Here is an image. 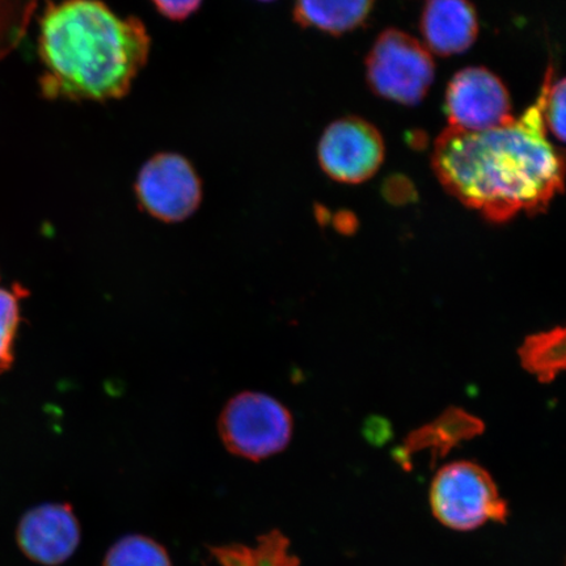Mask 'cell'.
Returning a JSON list of instances; mask_svg holds the SVG:
<instances>
[{
	"label": "cell",
	"mask_w": 566,
	"mask_h": 566,
	"mask_svg": "<svg viewBox=\"0 0 566 566\" xmlns=\"http://www.w3.org/2000/svg\"><path fill=\"white\" fill-rule=\"evenodd\" d=\"M39 0H0V61L25 38Z\"/></svg>",
	"instance_id": "obj_16"
},
{
	"label": "cell",
	"mask_w": 566,
	"mask_h": 566,
	"mask_svg": "<svg viewBox=\"0 0 566 566\" xmlns=\"http://www.w3.org/2000/svg\"><path fill=\"white\" fill-rule=\"evenodd\" d=\"M421 31L437 54L463 53L476 40V12L469 0H429L422 13Z\"/></svg>",
	"instance_id": "obj_10"
},
{
	"label": "cell",
	"mask_w": 566,
	"mask_h": 566,
	"mask_svg": "<svg viewBox=\"0 0 566 566\" xmlns=\"http://www.w3.org/2000/svg\"><path fill=\"white\" fill-rule=\"evenodd\" d=\"M367 82L375 94L405 105L419 104L434 80L427 48L401 31L379 35L367 56Z\"/></svg>",
	"instance_id": "obj_4"
},
{
	"label": "cell",
	"mask_w": 566,
	"mask_h": 566,
	"mask_svg": "<svg viewBox=\"0 0 566 566\" xmlns=\"http://www.w3.org/2000/svg\"><path fill=\"white\" fill-rule=\"evenodd\" d=\"M481 423L471 416L452 410L442 419L427 429L417 431L410 437L407 446V458L417 450H434L438 455H444L452 446L479 433Z\"/></svg>",
	"instance_id": "obj_14"
},
{
	"label": "cell",
	"mask_w": 566,
	"mask_h": 566,
	"mask_svg": "<svg viewBox=\"0 0 566 566\" xmlns=\"http://www.w3.org/2000/svg\"><path fill=\"white\" fill-rule=\"evenodd\" d=\"M21 296H23V289H11L0 283V374L9 370L13 364Z\"/></svg>",
	"instance_id": "obj_17"
},
{
	"label": "cell",
	"mask_w": 566,
	"mask_h": 566,
	"mask_svg": "<svg viewBox=\"0 0 566 566\" xmlns=\"http://www.w3.org/2000/svg\"><path fill=\"white\" fill-rule=\"evenodd\" d=\"M523 367L549 384L565 367V331L555 328L526 338L520 349Z\"/></svg>",
	"instance_id": "obj_13"
},
{
	"label": "cell",
	"mask_w": 566,
	"mask_h": 566,
	"mask_svg": "<svg viewBox=\"0 0 566 566\" xmlns=\"http://www.w3.org/2000/svg\"><path fill=\"white\" fill-rule=\"evenodd\" d=\"M81 523L66 504H44L28 511L19 522L17 541L35 564L59 566L80 547Z\"/></svg>",
	"instance_id": "obj_9"
},
{
	"label": "cell",
	"mask_w": 566,
	"mask_h": 566,
	"mask_svg": "<svg viewBox=\"0 0 566 566\" xmlns=\"http://www.w3.org/2000/svg\"><path fill=\"white\" fill-rule=\"evenodd\" d=\"M373 4L374 0H295L294 18L302 27L338 34L363 23Z\"/></svg>",
	"instance_id": "obj_11"
},
{
	"label": "cell",
	"mask_w": 566,
	"mask_h": 566,
	"mask_svg": "<svg viewBox=\"0 0 566 566\" xmlns=\"http://www.w3.org/2000/svg\"><path fill=\"white\" fill-rule=\"evenodd\" d=\"M219 433L232 454L261 460L286 448L292 440L293 419L271 396L244 392L226 406Z\"/></svg>",
	"instance_id": "obj_5"
},
{
	"label": "cell",
	"mask_w": 566,
	"mask_h": 566,
	"mask_svg": "<svg viewBox=\"0 0 566 566\" xmlns=\"http://www.w3.org/2000/svg\"><path fill=\"white\" fill-rule=\"evenodd\" d=\"M446 108L450 127L465 132L493 129L512 118L509 92L483 67L459 71L449 84Z\"/></svg>",
	"instance_id": "obj_8"
},
{
	"label": "cell",
	"mask_w": 566,
	"mask_h": 566,
	"mask_svg": "<svg viewBox=\"0 0 566 566\" xmlns=\"http://www.w3.org/2000/svg\"><path fill=\"white\" fill-rule=\"evenodd\" d=\"M259 2H273V0H259Z\"/></svg>",
	"instance_id": "obj_20"
},
{
	"label": "cell",
	"mask_w": 566,
	"mask_h": 566,
	"mask_svg": "<svg viewBox=\"0 0 566 566\" xmlns=\"http://www.w3.org/2000/svg\"><path fill=\"white\" fill-rule=\"evenodd\" d=\"M134 192L147 214L166 223L192 217L203 196L192 161L176 153H159L148 159L139 169Z\"/></svg>",
	"instance_id": "obj_6"
},
{
	"label": "cell",
	"mask_w": 566,
	"mask_h": 566,
	"mask_svg": "<svg viewBox=\"0 0 566 566\" xmlns=\"http://www.w3.org/2000/svg\"><path fill=\"white\" fill-rule=\"evenodd\" d=\"M430 505L442 525L459 531L505 522L507 516L506 502L490 473L471 462L442 467L430 488Z\"/></svg>",
	"instance_id": "obj_3"
},
{
	"label": "cell",
	"mask_w": 566,
	"mask_h": 566,
	"mask_svg": "<svg viewBox=\"0 0 566 566\" xmlns=\"http://www.w3.org/2000/svg\"><path fill=\"white\" fill-rule=\"evenodd\" d=\"M103 566H172L161 544L144 535H127L106 552Z\"/></svg>",
	"instance_id": "obj_15"
},
{
	"label": "cell",
	"mask_w": 566,
	"mask_h": 566,
	"mask_svg": "<svg viewBox=\"0 0 566 566\" xmlns=\"http://www.w3.org/2000/svg\"><path fill=\"white\" fill-rule=\"evenodd\" d=\"M537 102L541 103L544 124L558 140L565 138V82H552V71L548 70L546 82Z\"/></svg>",
	"instance_id": "obj_18"
},
{
	"label": "cell",
	"mask_w": 566,
	"mask_h": 566,
	"mask_svg": "<svg viewBox=\"0 0 566 566\" xmlns=\"http://www.w3.org/2000/svg\"><path fill=\"white\" fill-rule=\"evenodd\" d=\"M433 168L451 196L493 222L546 210L564 184V160L537 101L493 129L448 127L436 142Z\"/></svg>",
	"instance_id": "obj_1"
},
{
	"label": "cell",
	"mask_w": 566,
	"mask_h": 566,
	"mask_svg": "<svg viewBox=\"0 0 566 566\" xmlns=\"http://www.w3.org/2000/svg\"><path fill=\"white\" fill-rule=\"evenodd\" d=\"M207 566H300L298 557L290 554V543L280 531L261 535L254 546L229 544L209 548Z\"/></svg>",
	"instance_id": "obj_12"
},
{
	"label": "cell",
	"mask_w": 566,
	"mask_h": 566,
	"mask_svg": "<svg viewBox=\"0 0 566 566\" xmlns=\"http://www.w3.org/2000/svg\"><path fill=\"white\" fill-rule=\"evenodd\" d=\"M384 158L385 144L379 132L357 117L332 124L318 144V161L324 172L342 182L371 179Z\"/></svg>",
	"instance_id": "obj_7"
},
{
	"label": "cell",
	"mask_w": 566,
	"mask_h": 566,
	"mask_svg": "<svg viewBox=\"0 0 566 566\" xmlns=\"http://www.w3.org/2000/svg\"><path fill=\"white\" fill-rule=\"evenodd\" d=\"M150 52L144 21L119 17L102 0L49 3L40 19L41 94L73 103L119 101Z\"/></svg>",
	"instance_id": "obj_2"
},
{
	"label": "cell",
	"mask_w": 566,
	"mask_h": 566,
	"mask_svg": "<svg viewBox=\"0 0 566 566\" xmlns=\"http://www.w3.org/2000/svg\"><path fill=\"white\" fill-rule=\"evenodd\" d=\"M160 15L171 21H184L201 9L203 0H150Z\"/></svg>",
	"instance_id": "obj_19"
}]
</instances>
